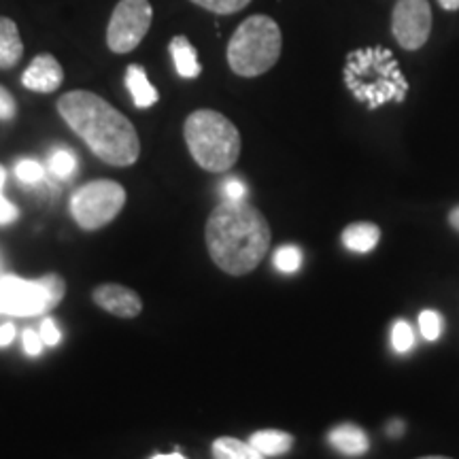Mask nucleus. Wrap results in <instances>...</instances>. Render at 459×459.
<instances>
[{
  "mask_svg": "<svg viewBox=\"0 0 459 459\" xmlns=\"http://www.w3.org/2000/svg\"><path fill=\"white\" fill-rule=\"evenodd\" d=\"M57 113L105 164L124 169L139 160L141 141L134 124L94 91H66L57 100Z\"/></svg>",
  "mask_w": 459,
  "mask_h": 459,
  "instance_id": "nucleus-1",
  "label": "nucleus"
},
{
  "mask_svg": "<svg viewBox=\"0 0 459 459\" xmlns=\"http://www.w3.org/2000/svg\"><path fill=\"white\" fill-rule=\"evenodd\" d=\"M206 249L220 271L232 277L255 271L271 251V226L255 206L223 203L213 209L204 228Z\"/></svg>",
  "mask_w": 459,
  "mask_h": 459,
  "instance_id": "nucleus-2",
  "label": "nucleus"
},
{
  "mask_svg": "<svg viewBox=\"0 0 459 459\" xmlns=\"http://www.w3.org/2000/svg\"><path fill=\"white\" fill-rule=\"evenodd\" d=\"M186 145L194 162L209 172H228L238 162L240 132L226 115L198 108L183 124Z\"/></svg>",
  "mask_w": 459,
  "mask_h": 459,
  "instance_id": "nucleus-3",
  "label": "nucleus"
},
{
  "mask_svg": "<svg viewBox=\"0 0 459 459\" xmlns=\"http://www.w3.org/2000/svg\"><path fill=\"white\" fill-rule=\"evenodd\" d=\"M283 49L281 28L273 17L251 15L234 30L228 43V65L238 77H260L277 65Z\"/></svg>",
  "mask_w": 459,
  "mask_h": 459,
  "instance_id": "nucleus-4",
  "label": "nucleus"
},
{
  "mask_svg": "<svg viewBox=\"0 0 459 459\" xmlns=\"http://www.w3.org/2000/svg\"><path fill=\"white\" fill-rule=\"evenodd\" d=\"M347 83L359 100L372 107L389 99H402L406 83L395 66V60L385 49H361L349 57Z\"/></svg>",
  "mask_w": 459,
  "mask_h": 459,
  "instance_id": "nucleus-5",
  "label": "nucleus"
},
{
  "mask_svg": "<svg viewBox=\"0 0 459 459\" xmlns=\"http://www.w3.org/2000/svg\"><path fill=\"white\" fill-rule=\"evenodd\" d=\"M126 189L117 181L99 179L85 183L71 198V215L82 230H100L122 213Z\"/></svg>",
  "mask_w": 459,
  "mask_h": 459,
  "instance_id": "nucleus-6",
  "label": "nucleus"
},
{
  "mask_svg": "<svg viewBox=\"0 0 459 459\" xmlns=\"http://www.w3.org/2000/svg\"><path fill=\"white\" fill-rule=\"evenodd\" d=\"M153 22L149 0H119L107 26V45L113 54H130L143 43Z\"/></svg>",
  "mask_w": 459,
  "mask_h": 459,
  "instance_id": "nucleus-7",
  "label": "nucleus"
},
{
  "mask_svg": "<svg viewBox=\"0 0 459 459\" xmlns=\"http://www.w3.org/2000/svg\"><path fill=\"white\" fill-rule=\"evenodd\" d=\"M392 32L402 49H421L432 32V7L428 0H398L392 13Z\"/></svg>",
  "mask_w": 459,
  "mask_h": 459,
  "instance_id": "nucleus-8",
  "label": "nucleus"
},
{
  "mask_svg": "<svg viewBox=\"0 0 459 459\" xmlns=\"http://www.w3.org/2000/svg\"><path fill=\"white\" fill-rule=\"evenodd\" d=\"M51 302L43 285L37 281H24L13 274L0 277V313L15 317H34L51 311Z\"/></svg>",
  "mask_w": 459,
  "mask_h": 459,
  "instance_id": "nucleus-9",
  "label": "nucleus"
},
{
  "mask_svg": "<svg viewBox=\"0 0 459 459\" xmlns=\"http://www.w3.org/2000/svg\"><path fill=\"white\" fill-rule=\"evenodd\" d=\"M96 307H100L102 311L115 315V317H122V319H132V317H139L143 311V302L139 294L130 287L117 285V283H105L100 287H96L94 294Z\"/></svg>",
  "mask_w": 459,
  "mask_h": 459,
  "instance_id": "nucleus-10",
  "label": "nucleus"
},
{
  "mask_svg": "<svg viewBox=\"0 0 459 459\" xmlns=\"http://www.w3.org/2000/svg\"><path fill=\"white\" fill-rule=\"evenodd\" d=\"M62 82H65V71L51 54H39L22 74L24 88L39 94H51L60 88Z\"/></svg>",
  "mask_w": 459,
  "mask_h": 459,
  "instance_id": "nucleus-11",
  "label": "nucleus"
},
{
  "mask_svg": "<svg viewBox=\"0 0 459 459\" xmlns=\"http://www.w3.org/2000/svg\"><path fill=\"white\" fill-rule=\"evenodd\" d=\"M330 446H334L338 453L349 457H359L370 449V438L364 429L353 426V423H342L330 429L328 434Z\"/></svg>",
  "mask_w": 459,
  "mask_h": 459,
  "instance_id": "nucleus-12",
  "label": "nucleus"
},
{
  "mask_svg": "<svg viewBox=\"0 0 459 459\" xmlns=\"http://www.w3.org/2000/svg\"><path fill=\"white\" fill-rule=\"evenodd\" d=\"M24 56V43H22L20 28L11 17L0 15V68L7 71L13 68Z\"/></svg>",
  "mask_w": 459,
  "mask_h": 459,
  "instance_id": "nucleus-13",
  "label": "nucleus"
},
{
  "mask_svg": "<svg viewBox=\"0 0 459 459\" xmlns=\"http://www.w3.org/2000/svg\"><path fill=\"white\" fill-rule=\"evenodd\" d=\"M341 238L342 245L353 254H368V251L377 249L378 240H381V230H378L377 223L355 221L342 230Z\"/></svg>",
  "mask_w": 459,
  "mask_h": 459,
  "instance_id": "nucleus-14",
  "label": "nucleus"
},
{
  "mask_svg": "<svg viewBox=\"0 0 459 459\" xmlns=\"http://www.w3.org/2000/svg\"><path fill=\"white\" fill-rule=\"evenodd\" d=\"M169 49H170L172 62H175V68H177V73H179V77L196 79L198 74L203 73V66H200L196 48L189 43L187 37H183V34H177V37L170 41Z\"/></svg>",
  "mask_w": 459,
  "mask_h": 459,
  "instance_id": "nucleus-15",
  "label": "nucleus"
},
{
  "mask_svg": "<svg viewBox=\"0 0 459 459\" xmlns=\"http://www.w3.org/2000/svg\"><path fill=\"white\" fill-rule=\"evenodd\" d=\"M126 88H128L132 100L139 108H149L160 100L158 90L147 79L145 68L141 65H130L126 71Z\"/></svg>",
  "mask_w": 459,
  "mask_h": 459,
  "instance_id": "nucleus-16",
  "label": "nucleus"
},
{
  "mask_svg": "<svg viewBox=\"0 0 459 459\" xmlns=\"http://www.w3.org/2000/svg\"><path fill=\"white\" fill-rule=\"evenodd\" d=\"M249 443L255 446L262 455L266 457H277L283 455L294 446V436L281 432V429H262V432L251 434Z\"/></svg>",
  "mask_w": 459,
  "mask_h": 459,
  "instance_id": "nucleus-17",
  "label": "nucleus"
},
{
  "mask_svg": "<svg viewBox=\"0 0 459 459\" xmlns=\"http://www.w3.org/2000/svg\"><path fill=\"white\" fill-rule=\"evenodd\" d=\"M211 451H213V459H266V455H262L254 445L243 443L232 436L217 438Z\"/></svg>",
  "mask_w": 459,
  "mask_h": 459,
  "instance_id": "nucleus-18",
  "label": "nucleus"
},
{
  "mask_svg": "<svg viewBox=\"0 0 459 459\" xmlns=\"http://www.w3.org/2000/svg\"><path fill=\"white\" fill-rule=\"evenodd\" d=\"M273 264H274V268H277L279 273H285V274L298 273V271H300V266H302L300 247H296V245L279 247V249L274 251Z\"/></svg>",
  "mask_w": 459,
  "mask_h": 459,
  "instance_id": "nucleus-19",
  "label": "nucleus"
},
{
  "mask_svg": "<svg viewBox=\"0 0 459 459\" xmlns=\"http://www.w3.org/2000/svg\"><path fill=\"white\" fill-rule=\"evenodd\" d=\"M49 170L57 179H71L74 170H77V156H74L71 149H56L49 158Z\"/></svg>",
  "mask_w": 459,
  "mask_h": 459,
  "instance_id": "nucleus-20",
  "label": "nucleus"
},
{
  "mask_svg": "<svg viewBox=\"0 0 459 459\" xmlns=\"http://www.w3.org/2000/svg\"><path fill=\"white\" fill-rule=\"evenodd\" d=\"M443 317L436 311H432V308H426V311H421V315H419V330H421V336L426 338V341H438L440 334H443Z\"/></svg>",
  "mask_w": 459,
  "mask_h": 459,
  "instance_id": "nucleus-21",
  "label": "nucleus"
},
{
  "mask_svg": "<svg viewBox=\"0 0 459 459\" xmlns=\"http://www.w3.org/2000/svg\"><path fill=\"white\" fill-rule=\"evenodd\" d=\"M415 344V334L409 321H395L392 330V347L395 353H409Z\"/></svg>",
  "mask_w": 459,
  "mask_h": 459,
  "instance_id": "nucleus-22",
  "label": "nucleus"
},
{
  "mask_svg": "<svg viewBox=\"0 0 459 459\" xmlns=\"http://www.w3.org/2000/svg\"><path fill=\"white\" fill-rule=\"evenodd\" d=\"M192 3L206 11H211V13L230 15V13H238V11H243L251 0H192Z\"/></svg>",
  "mask_w": 459,
  "mask_h": 459,
  "instance_id": "nucleus-23",
  "label": "nucleus"
},
{
  "mask_svg": "<svg viewBox=\"0 0 459 459\" xmlns=\"http://www.w3.org/2000/svg\"><path fill=\"white\" fill-rule=\"evenodd\" d=\"M15 177L22 183L32 186V183H39L43 179L45 170H43V166L37 162V160H20V162L15 164Z\"/></svg>",
  "mask_w": 459,
  "mask_h": 459,
  "instance_id": "nucleus-24",
  "label": "nucleus"
},
{
  "mask_svg": "<svg viewBox=\"0 0 459 459\" xmlns=\"http://www.w3.org/2000/svg\"><path fill=\"white\" fill-rule=\"evenodd\" d=\"M221 194L223 200H228V203H243L247 198V186L238 179V177H228V179L221 183Z\"/></svg>",
  "mask_w": 459,
  "mask_h": 459,
  "instance_id": "nucleus-25",
  "label": "nucleus"
},
{
  "mask_svg": "<svg viewBox=\"0 0 459 459\" xmlns=\"http://www.w3.org/2000/svg\"><path fill=\"white\" fill-rule=\"evenodd\" d=\"M17 115V102L13 99V94L7 88H3L0 85V119L3 122H11V119H15Z\"/></svg>",
  "mask_w": 459,
  "mask_h": 459,
  "instance_id": "nucleus-26",
  "label": "nucleus"
},
{
  "mask_svg": "<svg viewBox=\"0 0 459 459\" xmlns=\"http://www.w3.org/2000/svg\"><path fill=\"white\" fill-rule=\"evenodd\" d=\"M39 334H41V341H43L45 347H56V344L62 341V332L51 317L43 321L41 328H39Z\"/></svg>",
  "mask_w": 459,
  "mask_h": 459,
  "instance_id": "nucleus-27",
  "label": "nucleus"
},
{
  "mask_svg": "<svg viewBox=\"0 0 459 459\" xmlns=\"http://www.w3.org/2000/svg\"><path fill=\"white\" fill-rule=\"evenodd\" d=\"M43 341H41V334L34 330H26L24 332V349L28 355H32V358H37V355H41L43 351Z\"/></svg>",
  "mask_w": 459,
  "mask_h": 459,
  "instance_id": "nucleus-28",
  "label": "nucleus"
},
{
  "mask_svg": "<svg viewBox=\"0 0 459 459\" xmlns=\"http://www.w3.org/2000/svg\"><path fill=\"white\" fill-rule=\"evenodd\" d=\"M15 220H17V209L3 196V194H0V226H7V223H13Z\"/></svg>",
  "mask_w": 459,
  "mask_h": 459,
  "instance_id": "nucleus-29",
  "label": "nucleus"
},
{
  "mask_svg": "<svg viewBox=\"0 0 459 459\" xmlns=\"http://www.w3.org/2000/svg\"><path fill=\"white\" fill-rule=\"evenodd\" d=\"M15 338V325L4 324L0 325V347H9Z\"/></svg>",
  "mask_w": 459,
  "mask_h": 459,
  "instance_id": "nucleus-30",
  "label": "nucleus"
},
{
  "mask_svg": "<svg viewBox=\"0 0 459 459\" xmlns=\"http://www.w3.org/2000/svg\"><path fill=\"white\" fill-rule=\"evenodd\" d=\"M402 429H404V423H402V421H392L387 426V434L394 436V438H398V436L402 434Z\"/></svg>",
  "mask_w": 459,
  "mask_h": 459,
  "instance_id": "nucleus-31",
  "label": "nucleus"
},
{
  "mask_svg": "<svg viewBox=\"0 0 459 459\" xmlns=\"http://www.w3.org/2000/svg\"><path fill=\"white\" fill-rule=\"evenodd\" d=\"M449 226L455 230V232H459V206H455L449 213Z\"/></svg>",
  "mask_w": 459,
  "mask_h": 459,
  "instance_id": "nucleus-32",
  "label": "nucleus"
},
{
  "mask_svg": "<svg viewBox=\"0 0 459 459\" xmlns=\"http://www.w3.org/2000/svg\"><path fill=\"white\" fill-rule=\"evenodd\" d=\"M440 7L446 11H457L459 9V0H438Z\"/></svg>",
  "mask_w": 459,
  "mask_h": 459,
  "instance_id": "nucleus-33",
  "label": "nucleus"
},
{
  "mask_svg": "<svg viewBox=\"0 0 459 459\" xmlns=\"http://www.w3.org/2000/svg\"><path fill=\"white\" fill-rule=\"evenodd\" d=\"M152 459H186L181 455V453H170V455H156V457H152Z\"/></svg>",
  "mask_w": 459,
  "mask_h": 459,
  "instance_id": "nucleus-34",
  "label": "nucleus"
},
{
  "mask_svg": "<svg viewBox=\"0 0 459 459\" xmlns=\"http://www.w3.org/2000/svg\"><path fill=\"white\" fill-rule=\"evenodd\" d=\"M4 181H7V170H4L3 164H0V189H3Z\"/></svg>",
  "mask_w": 459,
  "mask_h": 459,
  "instance_id": "nucleus-35",
  "label": "nucleus"
},
{
  "mask_svg": "<svg viewBox=\"0 0 459 459\" xmlns=\"http://www.w3.org/2000/svg\"><path fill=\"white\" fill-rule=\"evenodd\" d=\"M419 459H451V457H445V455H428V457H419Z\"/></svg>",
  "mask_w": 459,
  "mask_h": 459,
  "instance_id": "nucleus-36",
  "label": "nucleus"
}]
</instances>
